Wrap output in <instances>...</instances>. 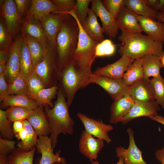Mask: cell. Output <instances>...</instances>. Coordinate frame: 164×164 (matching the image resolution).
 <instances>
[{
	"label": "cell",
	"instance_id": "obj_1",
	"mask_svg": "<svg viewBox=\"0 0 164 164\" xmlns=\"http://www.w3.org/2000/svg\"><path fill=\"white\" fill-rule=\"evenodd\" d=\"M79 32V26L75 19L69 14H63L56 39L59 73L69 63L73 62Z\"/></svg>",
	"mask_w": 164,
	"mask_h": 164
},
{
	"label": "cell",
	"instance_id": "obj_2",
	"mask_svg": "<svg viewBox=\"0 0 164 164\" xmlns=\"http://www.w3.org/2000/svg\"><path fill=\"white\" fill-rule=\"evenodd\" d=\"M69 108L66 97L59 87L57 98L53 107L51 108L49 106L45 107L44 112L50 126V138L53 149L57 145L60 134H73L74 121L70 115Z\"/></svg>",
	"mask_w": 164,
	"mask_h": 164
},
{
	"label": "cell",
	"instance_id": "obj_3",
	"mask_svg": "<svg viewBox=\"0 0 164 164\" xmlns=\"http://www.w3.org/2000/svg\"><path fill=\"white\" fill-rule=\"evenodd\" d=\"M122 42L118 50L121 56L140 59L149 54L159 56L163 52V43L156 42L142 33H122L118 37Z\"/></svg>",
	"mask_w": 164,
	"mask_h": 164
},
{
	"label": "cell",
	"instance_id": "obj_4",
	"mask_svg": "<svg viewBox=\"0 0 164 164\" xmlns=\"http://www.w3.org/2000/svg\"><path fill=\"white\" fill-rule=\"evenodd\" d=\"M93 73L81 70L73 62L69 63L59 73L58 86L66 97L69 107L77 91L91 83L90 76Z\"/></svg>",
	"mask_w": 164,
	"mask_h": 164
},
{
	"label": "cell",
	"instance_id": "obj_5",
	"mask_svg": "<svg viewBox=\"0 0 164 164\" xmlns=\"http://www.w3.org/2000/svg\"><path fill=\"white\" fill-rule=\"evenodd\" d=\"M67 13L75 19L79 27L78 40L73 62L81 70L92 73L91 67L96 57V48L98 43L93 41L85 32L77 18L74 9Z\"/></svg>",
	"mask_w": 164,
	"mask_h": 164
},
{
	"label": "cell",
	"instance_id": "obj_6",
	"mask_svg": "<svg viewBox=\"0 0 164 164\" xmlns=\"http://www.w3.org/2000/svg\"><path fill=\"white\" fill-rule=\"evenodd\" d=\"M46 87L56 85L58 81L59 63L56 49L50 47L45 52L43 57L34 69Z\"/></svg>",
	"mask_w": 164,
	"mask_h": 164
},
{
	"label": "cell",
	"instance_id": "obj_7",
	"mask_svg": "<svg viewBox=\"0 0 164 164\" xmlns=\"http://www.w3.org/2000/svg\"><path fill=\"white\" fill-rule=\"evenodd\" d=\"M0 17L4 19L14 41L19 34L24 19L18 12L15 0H0Z\"/></svg>",
	"mask_w": 164,
	"mask_h": 164
},
{
	"label": "cell",
	"instance_id": "obj_8",
	"mask_svg": "<svg viewBox=\"0 0 164 164\" xmlns=\"http://www.w3.org/2000/svg\"><path fill=\"white\" fill-rule=\"evenodd\" d=\"M91 83L96 84L102 88L116 101L128 93V86L122 78H115L97 75L93 73L90 76Z\"/></svg>",
	"mask_w": 164,
	"mask_h": 164
},
{
	"label": "cell",
	"instance_id": "obj_9",
	"mask_svg": "<svg viewBox=\"0 0 164 164\" xmlns=\"http://www.w3.org/2000/svg\"><path fill=\"white\" fill-rule=\"evenodd\" d=\"M77 116L83 125L85 130L94 137L103 140L108 143L112 141L108 135L109 132L113 130L112 126L104 123L101 120L90 118L80 112Z\"/></svg>",
	"mask_w": 164,
	"mask_h": 164
},
{
	"label": "cell",
	"instance_id": "obj_10",
	"mask_svg": "<svg viewBox=\"0 0 164 164\" xmlns=\"http://www.w3.org/2000/svg\"><path fill=\"white\" fill-rule=\"evenodd\" d=\"M104 141L94 137L85 130H83L79 139V151L90 161L96 160L99 153L104 146Z\"/></svg>",
	"mask_w": 164,
	"mask_h": 164
},
{
	"label": "cell",
	"instance_id": "obj_11",
	"mask_svg": "<svg viewBox=\"0 0 164 164\" xmlns=\"http://www.w3.org/2000/svg\"><path fill=\"white\" fill-rule=\"evenodd\" d=\"M91 8L100 19L104 33L110 39L115 38L119 29L116 19L105 9L101 0H92Z\"/></svg>",
	"mask_w": 164,
	"mask_h": 164
},
{
	"label": "cell",
	"instance_id": "obj_12",
	"mask_svg": "<svg viewBox=\"0 0 164 164\" xmlns=\"http://www.w3.org/2000/svg\"><path fill=\"white\" fill-rule=\"evenodd\" d=\"M22 38L21 34H19L10 49L5 73L8 84L11 83L20 73L19 52Z\"/></svg>",
	"mask_w": 164,
	"mask_h": 164
},
{
	"label": "cell",
	"instance_id": "obj_13",
	"mask_svg": "<svg viewBox=\"0 0 164 164\" xmlns=\"http://www.w3.org/2000/svg\"><path fill=\"white\" fill-rule=\"evenodd\" d=\"M129 138V144L127 149L119 146L116 149V156L122 157L124 164H148L143 159L142 152L137 146L134 138L133 131L130 128L127 130Z\"/></svg>",
	"mask_w": 164,
	"mask_h": 164
},
{
	"label": "cell",
	"instance_id": "obj_14",
	"mask_svg": "<svg viewBox=\"0 0 164 164\" xmlns=\"http://www.w3.org/2000/svg\"><path fill=\"white\" fill-rule=\"evenodd\" d=\"M159 105L155 101L151 102H143L135 101V103L128 113L120 121L126 124L133 119L143 116L149 118L156 114L160 110Z\"/></svg>",
	"mask_w": 164,
	"mask_h": 164
},
{
	"label": "cell",
	"instance_id": "obj_15",
	"mask_svg": "<svg viewBox=\"0 0 164 164\" xmlns=\"http://www.w3.org/2000/svg\"><path fill=\"white\" fill-rule=\"evenodd\" d=\"M128 93L134 101L143 102L155 101L150 79L143 78L128 86Z\"/></svg>",
	"mask_w": 164,
	"mask_h": 164
},
{
	"label": "cell",
	"instance_id": "obj_16",
	"mask_svg": "<svg viewBox=\"0 0 164 164\" xmlns=\"http://www.w3.org/2000/svg\"><path fill=\"white\" fill-rule=\"evenodd\" d=\"M36 148L41 155L39 164H53L66 161L64 158L60 156V150L55 154L53 153L51 139L48 136L38 137Z\"/></svg>",
	"mask_w": 164,
	"mask_h": 164
},
{
	"label": "cell",
	"instance_id": "obj_17",
	"mask_svg": "<svg viewBox=\"0 0 164 164\" xmlns=\"http://www.w3.org/2000/svg\"><path fill=\"white\" fill-rule=\"evenodd\" d=\"M130 57L122 56L117 61L105 66L97 67L94 74L115 78H122L128 67L134 61Z\"/></svg>",
	"mask_w": 164,
	"mask_h": 164
},
{
	"label": "cell",
	"instance_id": "obj_18",
	"mask_svg": "<svg viewBox=\"0 0 164 164\" xmlns=\"http://www.w3.org/2000/svg\"><path fill=\"white\" fill-rule=\"evenodd\" d=\"M116 20L122 33H142L143 31L136 14L125 6L122 9Z\"/></svg>",
	"mask_w": 164,
	"mask_h": 164
},
{
	"label": "cell",
	"instance_id": "obj_19",
	"mask_svg": "<svg viewBox=\"0 0 164 164\" xmlns=\"http://www.w3.org/2000/svg\"><path fill=\"white\" fill-rule=\"evenodd\" d=\"M58 11L52 0H32L29 10L24 19H32L39 21L47 15L50 13L56 14Z\"/></svg>",
	"mask_w": 164,
	"mask_h": 164
},
{
	"label": "cell",
	"instance_id": "obj_20",
	"mask_svg": "<svg viewBox=\"0 0 164 164\" xmlns=\"http://www.w3.org/2000/svg\"><path fill=\"white\" fill-rule=\"evenodd\" d=\"M63 17V14H54L50 13L39 20L51 46L55 49L56 38L61 25Z\"/></svg>",
	"mask_w": 164,
	"mask_h": 164
},
{
	"label": "cell",
	"instance_id": "obj_21",
	"mask_svg": "<svg viewBox=\"0 0 164 164\" xmlns=\"http://www.w3.org/2000/svg\"><path fill=\"white\" fill-rule=\"evenodd\" d=\"M134 103L135 101L128 93L114 101L110 108V123L116 124L119 122L128 113Z\"/></svg>",
	"mask_w": 164,
	"mask_h": 164
},
{
	"label": "cell",
	"instance_id": "obj_22",
	"mask_svg": "<svg viewBox=\"0 0 164 164\" xmlns=\"http://www.w3.org/2000/svg\"><path fill=\"white\" fill-rule=\"evenodd\" d=\"M22 26L21 30L25 33L40 42L45 52L52 47L39 21L32 19H24Z\"/></svg>",
	"mask_w": 164,
	"mask_h": 164
},
{
	"label": "cell",
	"instance_id": "obj_23",
	"mask_svg": "<svg viewBox=\"0 0 164 164\" xmlns=\"http://www.w3.org/2000/svg\"><path fill=\"white\" fill-rule=\"evenodd\" d=\"M136 15L142 31L154 41L163 43L164 42V23Z\"/></svg>",
	"mask_w": 164,
	"mask_h": 164
},
{
	"label": "cell",
	"instance_id": "obj_24",
	"mask_svg": "<svg viewBox=\"0 0 164 164\" xmlns=\"http://www.w3.org/2000/svg\"><path fill=\"white\" fill-rule=\"evenodd\" d=\"M27 120L32 125L38 137L47 136L50 134V125L43 107L39 106L33 110Z\"/></svg>",
	"mask_w": 164,
	"mask_h": 164
},
{
	"label": "cell",
	"instance_id": "obj_25",
	"mask_svg": "<svg viewBox=\"0 0 164 164\" xmlns=\"http://www.w3.org/2000/svg\"><path fill=\"white\" fill-rule=\"evenodd\" d=\"M82 27L94 42L99 43L104 40L103 29L98 23L97 16L91 9H89L87 17Z\"/></svg>",
	"mask_w": 164,
	"mask_h": 164
},
{
	"label": "cell",
	"instance_id": "obj_26",
	"mask_svg": "<svg viewBox=\"0 0 164 164\" xmlns=\"http://www.w3.org/2000/svg\"><path fill=\"white\" fill-rule=\"evenodd\" d=\"M22 37L19 52L20 73L26 79L34 72L31 56L26 40L25 33L21 30Z\"/></svg>",
	"mask_w": 164,
	"mask_h": 164
},
{
	"label": "cell",
	"instance_id": "obj_27",
	"mask_svg": "<svg viewBox=\"0 0 164 164\" xmlns=\"http://www.w3.org/2000/svg\"><path fill=\"white\" fill-rule=\"evenodd\" d=\"M142 60L143 71V78L148 79L151 77H157L161 76L160 69L162 68L159 56L152 54L142 56Z\"/></svg>",
	"mask_w": 164,
	"mask_h": 164
},
{
	"label": "cell",
	"instance_id": "obj_28",
	"mask_svg": "<svg viewBox=\"0 0 164 164\" xmlns=\"http://www.w3.org/2000/svg\"><path fill=\"white\" fill-rule=\"evenodd\" d=\"M125 6L135 14L155 20L158 11L147 6L145 0H124Z\"/></svg>",
	"mask_w": 164,
	"mask_h": 164
},
{
	"label": "cell",
	"instance_id": "obj_29",
	"mask_svg": "<svg viewBox=\"0 0 164 164\" xmlns=\"http://www.w3.org/2000/svg\"><path fill=\"white\" fill-rule=\"evenodd\" d=\"M13 106L27 108L32 110L39 107L38 103L27 96L23 94H12L7 96L2 102V108Z\"/></svg>",
	"mask_w": 164,
	"mask_h": 164
},
{
	"label": "cell",
	"instance_id": "obj_30",
	"mask_svg": "<svg viewBox=\"0 0 164 164\" xmlns=\"http://www.w3.org/2000/svg\"><path fill=\"white\" fill-rule=\"evenodd\" d=\"M58 89V85H54L44 88L35 94L28 96L35 101L40 107L49 106L52 108L54 104L52 101L57 94Z\"/></svg>",
	"mask_w": 164,
	"mask_h": 164
},
{
	"label": "cell",
	"instance_id": "obj_31",
	"mask_svg": "<svg viewBox=\"0 0 164 164\" xmlns=\"http://www.w3.org/2000/svg\"><path fill=\"white\" fill-rule=\"evenodd\" d=\"M143 77V71L142 60H135L128 67L122 79L128 86L132 85Z\"/></svg>",
	"mask_w": 164,
	"mask_h": 164
},
{
	"label": "cell",
	"instance_id": "obj_32",
	"mask_svg": "<svg viewBox=\"0 0 164 164\" xmlns=\"http://www.w3.org/2000/svg\"><path fill=\"white\" fill-rule=\"evenodd\" d=\"M24 32L34 69L42 60L45 53L44 50L39 41Z\"/></svg>",
	"mask_w": 164,
	"mask_h": 164
},
{
	"label": "cell",
	"instance_id": "obj_33",
	"mask_svg": "<svg viewBox=\"0 0 164 164\" xmlns=\"http://www.w3.org/2000/svg\"><path fill=\"white\" fill-rule=\"evenodd\" d=\"M36 147L28 152L24 151L18 147L15 148L8 155L10 164H33Z\"/></svg>",
	"mask_w": 164,
	"mask_h": 164
},
{
	"label": "cell",
	"instance_id": "obj_34",
	"mask_svg": "<svg viewBox=\"0 0 164 164\" xmlns=\"http://www.w3.org/2000/svg\"><path fill=\"white\" fill-rule=\"evenodd\" d=\"M22 121L24 127L27 132V136L24 142L18 141L17 146L24 151L28 152L34 148L36 147L38 138L37 135L29 121L27 120L23 121Z\"/></svg>",
	"mask_w": 164,
	"mask_h": 164
},
{
	"label": "cell",
	"instance_id": "obj_35",
	"mask_svg": "<svg viewBox=\"0 0 164 164\" xmlns=\"http://www.w3.org/2000/svg\"><path fill=\"white\" fill-rule=\"evenodd\" d=\"M0 137L12 140L15 135L13 129V124L7 118L6 111L0 109Z\"/></svg>",
	"mask_w": 164,
	"mask_h": 164
},
{
	"label": "cell",
	"instance_id": "obj_36",
	"mask_svg": "<svg viewBox=\"0 0 164 164\" xmlns=\"http://www.w3.org/2000/svg\"><path fill=\"white\" fill-rule=\"evenodd\" d=\"M32 111L26 107L13 106L9 107L6 111L7 118L11 122H13L27 120Z\"/></svg>",
	"mask_w": 164,
	"mask_h": 164
},
{
	"label": "cell",
	"instance_id": "obj_37",
	"mask_svg": "<svg viewBox=\"0 0 164 164\" xmlns=\"http://www.w3.org/2000/svg\"><path fill=\"white\" fill-rule=\"evenodd\" d=\"M8 96L12 94H23L27 96L28 91L26 79L20 73L11 83L9 84Z\"/></svg>",
	"mask_w": 164,
	"mask_h": 164
},
{
	"label": "cell",
	"instance_id": "obj_38",
	"mask_svg": "<svg viewBox=\"0 0 164 164\" xmlns=\"http://www.w3.org/2000/svg\"><path fill=\"white\" fill-rule=\"evenodd\" d=\"M153 90L155 100L164 109V78L161 76L150 79Z\"/></svg>",
	"mask_w": 164,
	"mask_h": 164
},
{
	"label": "cell",
	"instance_id": "obj_39",
	"mask_svg": "<svg viewBox=\"0 0 164 164\" xmlns=\"http://www.w3.org/2000/svg\"><path fill=\"white\" fill-rule=\"evenodd\" d=\"M26 84L28 91L27 96L35 94L46 88L42 79L34 72L27 78Z\"/></svg>",
	"mask_w": 164,
	"mask_h": 164
},
{
	"label": "cell",
	"instance_id": "obj_40",
	"mask_svg": "<svg viewBox=\"0 0 164 164\" xmlns=\"http://www.w3.org/2000/svg\"><path fill=\"white\" fill-rule=\"evenodd\" d=\"M92 0H76L74 7L77 18L82 26L88 15V6Z\"/></svg>",
	"mask_w": 164,
	"mask_h": 164
},
{
	"label": "cell",
	"instance_id": "obj_41",
	"mask_svg": "<svg viewBox=\"0 0 164 164\" xmlns=\"http://www.w3.org/2000/svg\"><path fill=\"white\" fill-rule=\"evenodd\" d=\"M13 41L8 31L4 19H0V49L10 48Z\"/></svg>",
	"mask_w": 164,
	"mask_h": 164
},
{
	"label": "cell",
	"instance_id": "obj_42",
	"mask_svg": "<svg viewBox=\"0 0 164 164\" xmlns=\"http://www.w3.org/2000/svg\"><path fill=\"white\" fill-rule=\"evenodd\" d=\"M101 1L105 9L115 19L125 6L124 0H103Z\"/></svg>",
	"mask_w": 164,
	"mask_h": 164
},
{
	"label": "cell",
	"instance_id": "obj_43",
	"mask_svg": "<svg viewBox=\"0 0 164 164\" xmlns=\"http://www.w3.org/2000/svg\"><path fill=\"white\" fill-rule=\"evenodd\" d=\"M115 48L111 40L104 39L98 43L96 47V57L111 55L115 52Z\"/></svg>",
	"mask_w": 164,
	"mask_h": 164
},
{
	"label": "cell",
	"instance_id": "obj_44",
	"mask_svg": "<svg viewBox=\"0 0 164 164\" xmlns=\"http://www.w3.org/2000/svg\"><path fill=\"white\" fill-rule=\"evenodd\" d=\"M57 8L58 11L56 14H65L72 10L74 6L75 0H52Z\"/></svg>",
	"mask_w": 164,
	"mask_h": 164
},
{
	"label": "cell",
	"instance_id": "obj_45",
	"mask_svg": "<svg viewBox=\"0 0 164 164\" xmlns=\"http://www.w3.org/2000/svg\"><path fill=\"white\" fill-rule=\"evenodd\" d=\"M15 142L0 137V154L8 155L15 149Z\"/></svg>",
	"mask_w": 164,
	"mask_h": 164
},
{
	"label": "cell",
	"instance_id": "obj_46",
	"mask_svg": "<svg viewBox=\"0 0 164 164\" xmlns=\"http://www.w3.org/2000/svg\"><path fill=\"white\" fill-rule=\"evenodd\" d=\"M15 1L18 12L24 19L30 8L31 0H15Z\"/></svg>",
	"mask_w": 164,
	"mask_h": 164
},
{
	"label": "cell",
	"instance_id": "obj_47",
	"mask_svg": "<svg viewBox=\"0 0 164 164\" xmlns=\"http://www.w3.org/2000/svg\"><path fill=\"white\" fill-rule=\"evenodd\" d=\"M5 74L0 75V101L1 102L8 96L9 84L6 81Z\"/></svg>",
	"mask_w": 164,
	"mask_h": 164
},
{
	"label": "cell",
	"instance_id": "obj_48",
	"mask_svg": "<svg viewBox=\"0 0 164 164\" xmlns=\"http://www.w3.org/2000/svg\"><path fill=\"white\" fill-rule=\"evenodd\" d=\"M10 49H0V64H6L9 58Z\"/></svg>",
	"mask_w": 164,
	"mask_h": 164
},
{
	"label": "cell",
	"instance_id": "obj_49",
	"mask_svg": "<svg viewBox=\"0 0 164 164\" xmlns=\"http://www.w3.org/2000/svg\"><path fill=\"white\" fill-rule=\"evenodd\" d=\"M24 128L22 121H17L13 122V129L15 135L18 134Z\"/></svg>",
	"mask_w": 164,
	"mask_h": 164
},
{
	"label": "cell",
	"instance_id": "obj_50",
	"mask_svg": "<svg viewBox=\"0 0 164 164\" xmlns=\"http://www.w3.org/2000/svg\"><path fill=\"white\" fill-rule=\"evenodd\" d=\"M28 135L27 132L26 128H24L17 134L15 135L18 140H21V142H24L26 140Z\"/></svg>",
	"mask_w": 164,
	"mask_h": 164
},
{
	"label": "cell",
	"instance_id": "obj_51",
	"mask_svg": "<svg viewBox=\"0 0 164 164\" xmlns=\"http://www.w3.org/2000/svg\"><path fill=\"white\" fill-rule=\"evenodd\" d=\"M156 158L161 164H164V147L156 151L155 153Z\"/></svg>",
	"mask_w": 164,
	"mask_h": 164
},
{
	"label": "cell",
	"instance_id": "obj_52",
	"mask_svg": "<svg viewBox=\"0 0 164 164\" xmlns=\"http://www.w3.org/2000/svg\"><path fill=\"white\" fill-rule=\"evenodd\" d=\"M155 10L164 14V0H158Z\"/></svg>",
	"mask_w": 164,
	"mask_h": 164
},
{
	"label": "cell",
	"instance_id": "obj_53",
	"mask_svg": "<svg viewBox=\"0 0 164 164\" xmlns=\"http://www.w3.org/2000/svg\"><path fill=\"white\" fill-rule=\"evenodd\" d=\"M149 118L151 120L162 124L164 125V117L158 114L151 116Z\"/></svg>",
	"mask_w": 164,
	"mask_h": 164
},
{
	"label": "cell",
	"instance_id": "obj_54",
	"mask_svg": "<svg viewBox=\"0 0 164 164\" xmlns=\"http://www.w3.org/2000/svg\"><path fill=\"white\" fill-rule=\"evenodd\" d=\"M146 5L150 8L155 10L158 0H145Z\"/></svg>",
	"mask_w": 164,
	"mask_h": 164
},
{
	"label": "cell",
	"instance_id": "obj_55",
	"mask_svg": "<svg viewBox=\"0 0 164 164\" xmlns=\"http://www.w3.org/2000/svg\"><path fill=\"white\" fill-rule=\"evenodd\" d=\"M0 164H10L8 155L0 154Z\"/></svg>",
	"mask_w": 164,
	"mask_h": 164
},
{
	"label": "cell",
	"instance_id": "obj_56",
	"mask_svg": "<svg viewBox=\"0 0 164 164\" xmlns=\"http://www.w3.org/2000/svg\"><path fill=\"white\" fill-rule=\"evenodd\" d=\"M156 19L158 21L164 23V14L158 11Z\"/></svg>",
	"mask_w": 164,
	"mask_h": 164
},
{
	"label": "cell",
	"instance_id": "obj_57",
	"mask_svg": "<svg viewBox=\"0 0 164 164\" xmlns=\"http://www.w3.org/2000/svg\"><path fill=\"white\" fill-rule=\"evenodd\" d=\"M119 159L117 164H124V159L122 157H118ZM91 164H100L97 160L91 161Z\"/></svg>",
	"mask_w": 164,
	"mask_h": 164
},
{
	"label": "cell",
	"instance_id": "obj_58",
	"mask_svg": "<svg viewBox=\"0 0 164 164\" xmlns=\"http://www.w3.org/2000/svg\"><path fill=\"white\" fill-rule=\"evenodd\" d=\"M6 64H0V75L5 74Z\"/></svg>",
	"mask_w": 164,
	"mask_h": 164
},
{
	"label": "cell",
	"instance_id": "obj_59",
	"mask_svg": "<svg viewBox=\"0 0 164 164\" xmlns=\"http://www.w3.org/2000/svg\"><path fill=\"white\" fill-rule=\"evenodd\" d=\"M159 56L162 64V67L164 68V51H163Z\"/></svg>",
	"mask_w": 164,
	"mask_h": 164
},
{
	"label": "cell",
	"instance_id": "obj_60",
	"mask_svg": "<svg viewBox=\"0 0 164 164\" xmlns=\"http://www.w3.org/2000/svg\"><path fill=\"white\" fill-rule=\"evenodd\" d=\"M53 164H68L67 162L65 161L63 162H55Z\"/></svg>",
	"mask_w": 164,
	"mask_h": 164
}]
</instances>
